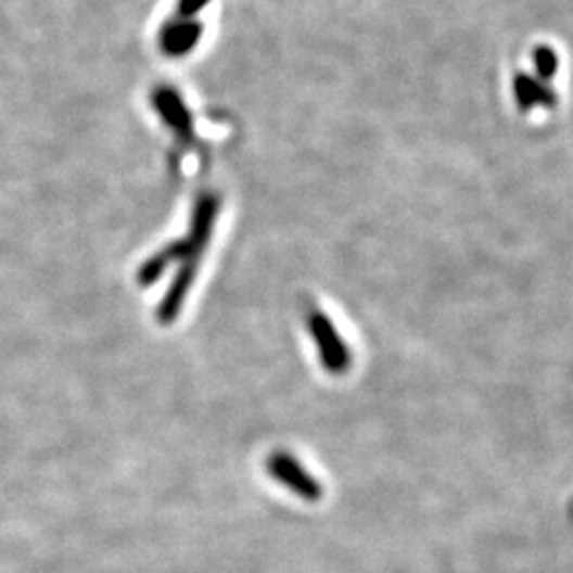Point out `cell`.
I'll use <instances>...</instances> for the list:
<instances>
[{
	"instance_id": "cell-4",
	"label": "cell",
	"mask_w": 573,
	"mask_h": 573,
	"mask_svg": "<svg viewBox=\"0 0 573 573\" xmlns=\"http://www.w3.org/2000/svg\"><path fill=\"white\" fill-rule=\"evenodd\" d=\"M151 102L157 111V115L164 119V124L181 139L191 141L193 139V117L186 100L170 86H160L153 90Z\"/></svg>"
},
{
	"instance_id": "cell-2",
	"label": "cell",
	"mask_w": 573,
	"mask_h": 573,
	"mask_svg": "<svg viewBox=\"0 0 573 573\" xmlns=\"http://www.w3.org/2000/svg\"><path fill=\"white\" fill-rule=\"evenodd\" d=\"M221 211V198L215 191H204L195 206H193V215H191L190 234L186 239L179 240L186 253V262H198L202 251L206 249L208 240L213 237V228L215 221L219 217Z\"/></svg>"
},
{
	"instance_id": "cell-1",
	"label": "cell",
	"mask_w": 573,
	"mask_h": 573,
	"mask_svg": "<svg viewBox=\"0 0 573 573\" xmlns=\"http://www.w3.org/2000/svg\"><path fill=\"white\" fill-rule=\"evenodd\" d=\"M306 326H308V332L313 335V340L317 342V351H319V359H321L323 370L332 377L346 374L351 370L353 355H351V348L346 346V342L342 340V335L338 334L334 321L326 313L313 310L306 319Z\"/></svg>"
},
{
	"instance_id": "cell-3",
	"label": "cell",
	"mask_w": 573,
	"mask_h": 573,
	"mask_svg": "<svg viewBox=\"0 0 573 573\" xmlns=\"http://www.w3.org/2000/svg\"><path fill=\"white\" fill-rule=\"evenodd\" d=\"M268 472L277 482H281L291 493L306 501H319L323 497V486L315 476H310L304 466L293 459L289 453H275L268 459Z\"/></svg>"
},
{
	"instance_id": "cell-6",
	"label": "cell",
	"mask_w": 573,
	"mask_h": 573,
	"mask_svg": "<svg viewBox=\"0 0 573 573\" xmlns=\"http://www.w3.org/2000/svg\"><path fill=\"white\" fill-rule=\"evenodd\" d=\"M195 275H198V262H183L179 266V272L175 277V281L168 286L164 300L160 302L157 306V323L162 326H170L177 321L183 304H186V297L190 293L191 285L195 281Z\"/></svg>"
},
{
	"instance_id": "cell-7",
	"label": "cell",
	"mask_w": 573,
	"mask_h": 573,
	"mask_svg": "<svg viewBox=\"0 0 573 573\" xmlns=\"http://www.w3.org/2000/svg\"><path fill=\"white\" fill-rule=\"evenodd\" d=\"M208 2H211V0H177V13H175V17L195 20V15H198Z\"/></svg>"
},
{
	"instance_id": "cell-5",
	"label": "cell",
	"mask_w": 573,
	"mask_h": 573,
	"mask_svg": "<svg viewBox=\"0 0 573 573\" xmlns=\"http://www.w3.org/2000/svg\"><path fill=\"white\" fill-rule=\"evenodd\" d=\"M202 35H204L202 22L173 17L162 26L157 41H160V49L168 58H183L190 53L191 49L198 48Z\"/></svg>"
}]
</instances>
